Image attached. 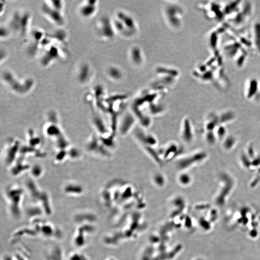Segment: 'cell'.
I'll return each mask as SVG.
<instances>
[{"label":"cell","mask_w":260,"mask_h":260,"mask_svg":"<svg viewBox=\"0 0 260 260\" xmlns=\"http://www.w3.org/2000/svg\"><path fill=\"white\" fill-rule=\"evenodd\" d=\"M97 9V2L94 1H86L82 4L80 11L82 16L90 17L93 16Z\"/></svg>","instance_id":"obj_4"},{"label":"cell","mask_w":260,"mask_h":260,"mask_svg":"<svg viewBox=\"0 0 260 260\" xmlns=\"http://www.w3.org/2000/svg\"><path fill=\"white\" fill-rule=\"evenodd\" d=\"M90 68L87 64H83L82 65L81 68L80 69L79 74H78V78L80 82H85L86 81L88 80V77L90 76Z\"/></svg>","instance_id":"obj_5"},{"label":"cell","mask_w":260,"mask_h":260,"mask_svg":"<svg viewBox=\"0 0 260 260\" xmlns=\"http://www.w3.org/2000/svg\"><path fill=\"white\" fill-rule=\"evenodd\" d=\"M159 156L162 162H166L181 156V147L176 142H171L158 151Z\"/></svg>","instance_id":"obj_1"},{"label":"cell","mask_w":260,"mask_h":260,"mask_svg":"<svg viewBox=\"0 0 260 260\" xmlns=\"http://www.w3.org/2000/svg\"><path fill=\"white\" fill-rule=\"evenodd\" d=\"M189 177L186 173H185L182 172V173L180 172V174L178 176V177H177V180L180 185H185L188 183V179H189Z\"/></svg>","instance_id":"obj_7"},{"label":"cell","mask_w":260,"mask_h":260,"mask_svg":"<svg viewBox=\"0 0 260 260\" xmlns=\"http://www.w3.org/2000/svg\"><path fill=\"white\" fill-rule=\"evenodd\" d=\"M29 17V15L28 13H25L23 15L15 13L11 19L10 23L11 28L22 34L25 33L27 31Z\"/></svg>","instance_id":"obj_3"},{"label":"cell","mask_w":260,"mask_h":260,"mask_svg":"<svg viewBox=\"0 0 260 260\" xmlns=\"http://www.w3.org/2000/svg\"><path fill=\"white\" fill-rule=\"evenodd\" d=\"M42 10L44 14L56 24L61 25L64 23L62 11L53 7L49 1H47L43 4Z\"/></svg>","instance_id":"obj_2"},{"label":"cell","mask_w":260,"mask_h":260,"mask_svg":"<svg viewBox=\"0 0 260 260\" xmlns=\"http://www.w3.org/2000/svg\"><path fill=\"white\" fill-rule=\"evenodd\" d=\"M152 181L157 185H162L166 183L165 176L160 172H157L154 174L152 177Z\"/></svg>","instance_id":"obj_6"}]
</instances>
